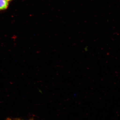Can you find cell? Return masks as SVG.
<instances>
[{"label": "cell", "mask_w": 120, "mask_h": 120, "mask_svg": "<svg viewBox=\"0 0 120 120\" xmlns=\"http://www.w3.org/2000/svg\"><path fill=\"white\" fill-rule=\"evenodd\" d=\"M9 2L7 0H0V11H4L8 8Z\"/></svg>", "instance_id": "cell-1"}, {"label": "cell", "mask_w": 120, "mask_h": 120, "mask_svg": "<svg viewBox=\"0 0 120 120\" xmlns=\"http://www.w3.org/2000/svg\"><path fill=\"white\" fill-rule=\"evenodd\" d=\"M8 0V1H11V0Z\"/></svg>", "instance_id": "cell-2"}]
</instances>
